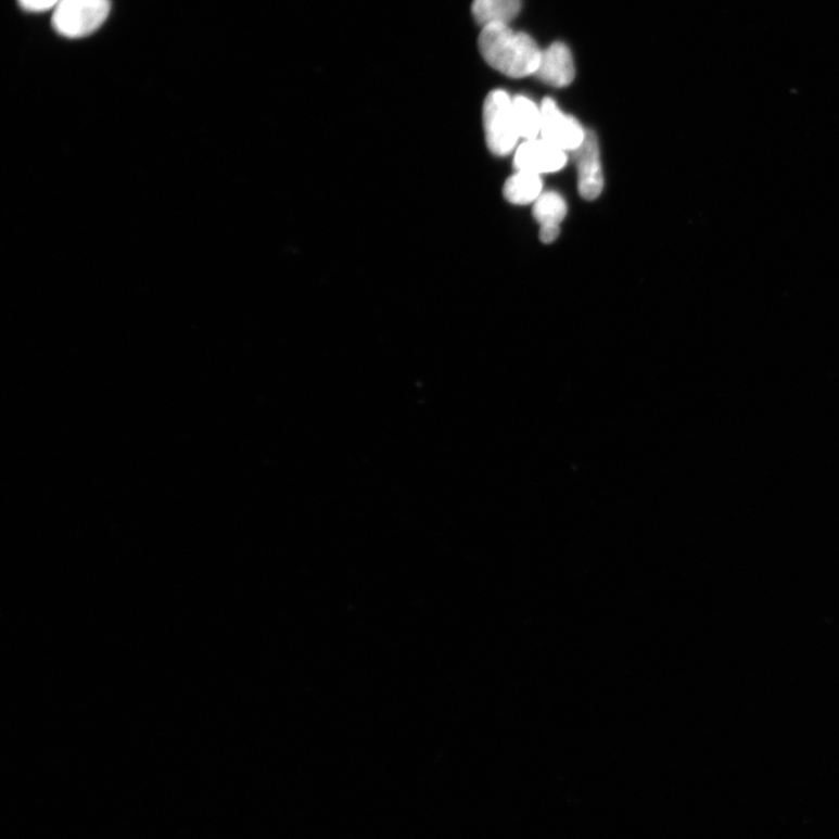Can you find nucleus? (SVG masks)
<instances>
[{
  "instance_id": "3",
  "label": "nucleus",
  "mask_w": 839,
  "mask_h": 839,
  "mask_svg": "<svg viewBox=\"0 0 839 839\" xmlns=\"http://www.w3.org/2000/svg\"><path fill=\"white\" fill-rule=\"evenodd\" d=\"M110 10V0H60L52 25L62 37L84 38L104 24Z\"/></svg>"
},
{
  "instance_id": "6",
  "label": "nucleus",
  "mask_w": 839,
  "mask_h": 839,
  "mask_svg": "<svg viewBox=\"0 0 839 839\" xmlns=\"http://www.w3.org/2000/svg\"><path fill=\"white\" fill-rule=\"evenodd\" d=\"M568 162L564 151L549 144L546 140H526L514 155V166L518 170H529L536 174L556 173Z\"/></svg>"
},
{
  "instance_id": "1",
  "label": "nucleus",
  "mask_w": 839,
  "mask_h": 839,
  "mask_svg": "<svg viewBox=\"0 0 839 839\" xmlns=\"http://www.w3.org/2000/svg\"><path fill=\"white\" fill-rule=\"evenodd\" d=\"M479 49L488 66L513 78L535 75L543 55L533 38L503 24L483 27Z\"/></svg>"
},
{
  "instance_id": "2",
  "label": "nucleus",
  "mask_w": 839,
  "mask_h": 839,
  "mask_svg": "<svg viewBox=\"0 0 839 839\" xmlns=\"http://www.w3.org/2000/svg\"><path fill=\"white\" fill-rule=\"evenodd\" d=\"M486 144L498 156L509 155L520 138L514 118L513 99L505 90L487 94L483 107Z\"/></svg>"
},
{
  "instance_id": "4",
  "label": "nucleus",
  "mask_w": 839,
  "mask_h": 839,
  "mask_svg": "<svg viewBox=\"0 0 839 839\" xmlns=\"http://www.w3.org/2000/svg\"><path fill=\"white\" fill-rule=\"evenodd\" d=\"M542 110V138L549 144L573 152L582 145L585 131L579 120L564 115L552 99H545Z\"/></svg>"
},
{
  "instance_id": "5",
  "label": "nucleus",
  "mask_w": 839,
  "mask_h": 839,
  "mask_svg": "<svg viewBox=\"0 0 839 839\" xmlns=\"http://www.w3.org/2000/svg\"><path fill=\"white\" fill-rule=\"evenodd\" d=\"M573 161L579 171V192L584 200H596L605 188L603 170H601L599 144L596 135L589 130L585 134L582 145L572 152Z\"/></svg>"
},
{
  "instance_id": "10",
  "label": "nucleus",
  "mask_w": 839,
  "mask_h": 839,
  "mask_svg": "<svg viewBox=\"0 0 839 839\" xmlns=\"http://www.w3.org/2000/svg\"><path fill=\"white\" fill-rule=\"evenodd\" d=\"M514 118L521 138L536 139L542 132V110L525 97L513 99Z\"/></svg>"
},
{
  "instance_id": "7",
  "label": "nucleus",
  "mask_w": 839,
  "mask_h": 839,
  "mask_svg": "<svg viewBox=\"0 0 839 839\" xmlns=\"http://www.w3.org/2000/svg\"><path fill=\"white\" fill-rule=\"evenodd\" d=\"M535 76L546 85L564 88L573 84L575 63L572 52L562 42H554L543 51Z\"/></svg>"
},
{
  "instance_id": "9",
  "label": "nucleus",
  "mask_w": 839,
  "mask_h": 839,
  "mask_svg": "<svg viewBox=\"0 0 839 839\" xmlns=\"http://www.w3.org/2000/svg\"><path fill=\"white\" fill-rule=\"evenodd\" d=\"M543 179L539 174L529 170H518L505 182L504 196L512 204L526 205L534 203L543 194Z\"/></svg>"
},
{
  "instance_id": "13",
  "label": "nucleus",
  "mask_w": 839,
  "mask_h": 839,
  "mask_svg": "<svg viewBox=\"0 0 839 839\" xmlns=\"http://www.w3.org/2000/svg\"><path fill=\"white\" fill-rule=\"evenodd\" d=\"M560 234L559 226H546L541 229V240L545 244H550L558 239Z\"/></svg>"
},
{
  "instance_id": "11",
  "label": "nucleus",
  "mask_w": 839,
  "mask_h": 839,
  "mask_svg": "<svg viewBox=\"0 0 839 839\" xmlns=\"http://www.w3.org/2000/svg\"><path fill=\"white\" fill-rule=\"evenodd\" d=\"M533 215L542 227L559 226L567 215V203L556 192L543 193L534 202Z\"/></svg>"
},
{
  "instance_id": "12",
  "label": "nucleus",
  "mask_w": 839,
  "mask_h": 839,
  "mask_svg": "<svg viewBox=\"0 0 839 839\" xmlns=\"http://www.w3.org/2000/svg\"><path fill=\"white\" fill-rule=\"evenodd\" d=\"M20 5L28 12H45L56 8L60 0H18Z\"/></svg>"
},
{
  "instance_id": "8",
  "label": "nucleus",
  "mask_w": 839,
  "mask_h": 839,
  "mask_svg": "<svg viewBox=\"0 0 839 839\" xmlns=\"http://www.w3.org/2000/svg\"><path fill=\"white\" fill-rule=\"evenodd\" d=\"M521 10V0H473L471 12L482 27L510 25Z\"/></svg>"
}]
</instances>
